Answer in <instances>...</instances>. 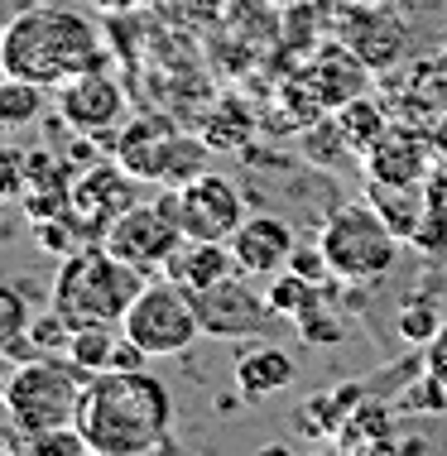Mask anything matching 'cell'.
<instances>
[{
	"label": "cell",
	"mask_w": 447,
	"mask_h": 456,
	"mask_svg": "<svg viewBox=\"0 0 447 456\" xmlns=\"http://www.w3.org/2000/svg\"><path fill=\"white\" fill-rule=\"evenodd\" d=\"M78 428L92 456H145L169 452L173 394L149 370H102L87 379Z\"/></svg>",
	"instance_id": "cell-1"
},
{
	"label": "cell",
	"mask_w": 447,
	"mask_h": 456,
	"mask_svg": "<svg viewBox=\"0 0 447 456\" xmlns=\"http://www.w3.org/2000/svg\"><path fill=\"white\" fill-rule=\"evenodd\" d=\"M0 58H5V72L58 92L78 72L106 68V44L87 15L48 0V5H24L0 29Z\"/></svg>",
	"instance_id": "cell-2"
},
{
	"label": "cell",
	"mask_w": 447,
	"mask_h": 456,
	"mask_svg": "<svg viewBox=\"0 0 447 456\" xmlns=\"http://www.w3.org/2000/svg\"><path fill=\"white\" fill-rule=\"evenodd\" d=\"M140 289H145L140 269L120 265L102 240H92L58 265L54 307L72 327H120Z\"/></svg>",
	"instance_id": "cell-3"
},
{
	"label": "cell",
	"mask_w": 447,
	"mask_h": 456,
	"mask_svg": "<svg viewBox=\"0 0 447 456\" xmlns=\"http://www.w3.org/2000/svg\"><path fill=\"white\" fill-rule=\"evenodd\" d=\"M87 370L72 361V355H34V361H20L5 375V413L10 428L20 437H39L54 433V428H72L87 394Z\"/></svg>",
	"instance_id": "cell-4"
},
{
	"label": "cell",
	"mask_w": 447,
	"mask_h": 456,
	"mask_svg": "<svg viewBox=\"0 0 447 456\" xmlns=\"http://www.w3.org/2000/svg\"><path fill=\"white\" fill-rule=\"evenodd\" d=\"M318 245H322V255H327V265H332V279L376 283L394 269L404 240L385 226L370 202H352V207H342V212L327 216Z\"/></svg>",
	"instance_id": "cell-5"
},
{
	"label": "cell",
	"mask_w": 447,
	"mask_h": 456,
	"mask_svg": "<svg viewBox=\"0 0 447 456\" xmlns=\"http://www.w3.org/2000/svg\"><path fill=\"white\" fill-rule=\"evenodd\" d=\"M130 341H140L149 355H188L203 337V322H197L193 293L178 289L173 279L154 274L145 279V289L135 293L126 322H120Z\"/></svg>",
	"instance_id": "cell-6"
},
{
	"label": "cell",
	"mask_w": 447,
	"mask_h": 456,
	"mask_svg": "<svg viewBox=\"0 0 447 456\" xmlns=\"http://www.w3.org/2000/svg\"><path fill=\"white\" fill-rule=\"evenodd\" d=\"M116 154L140 183L149 178L159 188H183L188 178L207 174V154L212 150L203 140H188V134H173L164 126H154V120H130L116 134Z\"/></svg>",
	"instance_id": "cell-7"
},
{
	"label": "cell",
	"mask_w": 447,
	"mask_h": 456,
	"mask_svg": "<svg viewBox=\"0 0 447 456\" xmlns=\"http://www.w3.org/2000/svg\"><path fill=\"white\" fill-rule=\"evenodd\" d=\"M164 212L178 221L183 236L193 240H231V231L245 221V202L231 188V178L221 174H197L183 188H164L159 192Z\"/></svg>",
	"instance_id": "cell-8"
},
{
	"label": "cell",
	"mask_w": 447,
	"mask_h": 456,
	"mask_svg": "<svg viewBox=\"0 0 447 456\" xmlns=\"http://www.w3.org/2000/svg\"><path fill=\"white\" fill-rule=\"evenodd\" d=\"M178 240H183V231H178V221L164 212V202H159V197H154V202H135L130 212H120L102 231L106 250L116 255L120 265L140 269L145 279L164 274V265H169V255L178 250Z\"/></svg>",
	"instance_id": "cell-9"
},
{
	"label": "cell",
	"mask_w": 447,
	"mask_h": 456,
	"mask_svg": "<svg viewBox=\"0 0 447 456\" xmlns=\"http://www.w3.org/2000/svg\"><path fill=\"white\" fill-rule=\"evenodd\" d=\"M197 322L203 337H221V341H269L275 337V307L265 303V293H255L245 274H231L212 283V289L193 293Z\"/></svg>",
	"instance_id": "cell-10"
},
{
	"label": "cell",
	"mask_w": 447,
	"mask_h": 456,
	"mask_svg": "<svg viewBox=\"0 0 447 456\" xmlns=\"http://www.w3.org/2000/svg\"><path fill=\"white\" fill-rule=\"evenodd\" d=\"M58 116L68 120L78 134H92V140H111L126 120V92L116 87L106 68L78 72L72 82L58 87Z\"/></svg>",
	"instance_id": "cell-11"
},
{
	"label": "cell",
	"mask_w": 447,
	"mask_h": 456,
	"mask_svg": "<svg viewBox=\"0 0 447 456\" xmlns=\"http://www.w3.org/2000/svg\"><path fill=\"white\" fill-rule=\"evenodd\" d=\"M337 34L370 72H390L409 48V24L390 5H346Z\"/></svg>",
	"instance_id": "cell-12"
},
{
	"label": "cell",
	"mask_w": 447,
	"mask_h": 456,
	"mask_svg": "<svg viewBox=\"0 0 447 456\" xmlns=\"http://www.w3.org/2000/svg\"><path fill=\"white\" fill-rule=\"evenodd\" d=\"M135 202H140V178H135L126 164H92L72 178V212L96 231V240H102V231L120 212H130Z\"/></svg>",
	"instance_id": "cell-13"
},
{
	"label": "cell",
	"mask_w": 447,
	"mask_h": 456,
	"mask_svg": "<svg viewBox=\"0 0 447 456\" xmlns=\"http://www.w3.org/2000/svg\"><path fill=\"white\" fill-rule=\"evenodd\" d=\"M294 226L284 216H245L241 226L231 231V255L236 265H241V274H279V269H289V255H294Z\"/></svg>",
	"instance_id": "cell-14"
},
{
	"label": "cell",
	"mask_w": 447,
	"mask_h": 456,
	"mask_svg": "<svg viewBox=\"0 0 447 456\" xmlns=\"http://www.w3.org/2000/svg\"><path fill=\"white\" fill-rule=\"evenodd\" d=\"M308 96L322 106V110H337L356 96H366V82H370V68L352 53L346 44H327L318 48V58L308 63Z\"/></svg>",
	"instance_id": "cell-15"
},
{
	"label": "cell",
	"mask_w": 447,
	"mask_h": 456,
	"mask_svg": "<svg viewBox=\"0 0 447 456\" xmlns=\"http://www.w3.org/2000/svg\"><path fill=\"white\" fill-rule=\"evenodd\" d=\"M231 274H241V265H236V255H231V240H193V236H183L178 250H173L169 265H164V279H173L178 289H188V293H203V289H212V283L231 279Z\"/></svg>",
	"instance_id": "cell-16"
},
{
	"label": "cell",
	"mask_w": 447,
	"mask_h": 456,
	"mask_svg": "<svg viewBox=\"0 0 447 456\" xmlns=\"http://www.w3.org/2000/svg\"><path fill=\"white\" fill-rule=\"evenodd\" d=\"M361 164L376 183H400V188H418V183L428 178V150H424V140L409 134V130H385L361 154Z\"/></svg>",
	"instance_id": "cell-17"
},
{
	"label": "cell",
	"mask_w": 447,
	"mask_h": 456,
	"mask_svg": "<svg viewBox=\"0 0 447 456\" xmlns=\"http://www.w3.org/2000/svg\"><path fill=\"white\" fill-rule=\"evenodd\" d=\"M231 379H236V394L255 403V399H269V394L289 389L298 379V365H294L289 351H279V346L265 341V346H245L241 355H236Z\"/></svg>",
	"instance_id": "cell-18"
},
{
	"label": "cell",
	"mask_w": 447,
	"mask_h": 456,
	"mask_svg": "<svg viewBox=\"0 0 447 456\" xmlns=\"http://www.w3.org/2000/svg\"><path fill=\"white\" fill-rule=\"evenodd\" d=\"M366 202L376 207L380 221L400 240H414L418 221H424V188H400V183H376V178H370Z\"/></svg>",
	"instance_id": "cell-19"
},
{
	"label": "cell",
	"mask_w": 447,
	"mask_h": 456,
	"mask_svg": "<svg viewBox=\"0 0 447 456\" xmlns=\"http://www.w3.org/2000/svg\"><path fill=\"white\" fill-rule=\"evenodd\" d=\"M337 447H346V452H394L400 442L390 437V409L361 399L346 413V423L337 428Z\"/></svg>",
	"instance_id": "cell-20"
},
{
	"label": "cell",
	"mask_w": 447,
	"mask_h": 456,
	"mask_svg": "<svg viewBox=\"0 0 447 456\" xmlns=\"http://www.w3.org/2000/svg\"><path fill=\"white\" fill-rule=\"evenodd\" d=\"M322 298H327V283L303 279L298 269L269 274V289H265V303L275 307V317H289V322H298V317H303L313 303H322Z\"/></svg>",
	"instance_id": "cell-21"
},
{
	"label": "cell",
	"mask_w": 447,
	"mask_h": 456,
	"mask_svg": "<svg viewBox=\"0 0 447 456\" xmlns=\"http://www.w3.org/2000/svg\"><path fill=\"white\" fill-rule=\"evenodd\" d=\"M361 403V389L356 385H342L332 394H318V399L303 403V413H298V433H313V437H337V428L346 423V413Z\"/></svg>",
	"instance_id": "cell-22"
},
{
	"label": "cell",
	"mask_w": 447,
	"mask_h": 456,
	"mask_svg": "<svg viewBox=\"0 0 447 456\" xmlns=\"http://www.w3.org/2000/svg\"><path fill=\"white\" fill-rule=\"evenodd\" d=\"M44 96L48 87L29 77H15V72H5L0 77V126L15 130V126H34V120L44 116Z\"/></svg>",
	"instance_id": "cell-23"
},
{
	"label": "cell",
	"mask_w": 447,
	"mask_h": 456,
	"mask_svg": "<svg viewBox=\"0 0 447 456\" xmlns=\"http://www.w3.org/2000/svg\"><path fill=\"white\" fill-rule=\"evenodd\" d=\"M385 130H390V126H385V116L366 102V96H356V102L337 106V134L346 140V150H352L356 159H361V154L380 140Z\"/></svg>",
	"instance_id": "cell-24"
},
{
	"label": "cell",
	"mask_w": 447,
	"mask_h": 456,
	"mask_svg": "<svg viewBox=\"0 0 447 456\" xmlns=\"http://www.w3.org/2000/svg\"><path fill=\"white\" fill-rule=\"evenodd\" d=\"M116 341H120V327H72L68 355L87 370V375H102V370H111Z\"/></svg>",
	"instance_id": "cell-25"
},
{
	"label": "cell",
	"mask_w": 447,
	"mask_h": 456,
	"mask_svg": "<svg viewBox=\"0 0 447 456\" xmlns=\"http://www.w3.org/2000/svg\"><path fill=\"white\" fill-rule=\"evenodd\" d=\"M29 293L20 289V283H0V355H5L10 346H15V341L24 337V331H29Z\"/></svg>",
	"instance_id": "cell-26"
},
{
	"label": "cell",
	"mask_w": 447,
	"mask_h": 456,
	"mask_svg": "<svg viewBox=\"0 0 447 456\" xmlns=\"http://www.w3.org/2000/svg\"><path fill=\"white\" fill-rule=\"evenodd\" d=\"M400 337L404 341H414V346H428L433 337H438V327H443V317H438V303L433 298H409L400 307Z\"/></svg>",
	"instance_id": "cell-27"
},
{
	"label": "cell",
	"mask_w": 447,
	"mask_h": 456,
	"mask_svg": "<svg viewBox=\"0 0 447 456\" xmlns=\"http://www.w3.org/2000/svg\"><path fill=\"white\" fill-rule=\"evenodd\" d=\"M29 341L39 355H68V341H72V322L58 307H44L39 317H29Z\"/></svg>",
	"instance_id": "cell-28"
},
{
	"label": "cell",
	"mask_w": 447,
	"mask_h": 456,
	"mask_svg": "<svg viewBox=\"0 0 447 456\" xmlns=\"http://www.w3.org/2000/svg\"><path fill=\"white\" fill-rule=\"evenodd\" d=\"M298 337L313 341V346H337V341L346 337V322L332 313V303L322 298V303H313L303 317H298Z\"/></svg>",
	"instance_id": "cell-29"
},
{
	"label": "cell",
	"mask_w": 447,
	"mask_h": 456,
	"mask_svg": "<svg viewBox=\"0 0 447 456\" xmlns=\"http://www.w3.org/2000/svg\"><path fill=\"white\" fill-rule=\"evenodd\" d=\"M29 150L24 144L0 140V202H20L24 188H29V168H24Z\"/></svg>",
	"instance_id": "cell-30"
},
{
	"label": "cell",
	"mask_w": 447,
	"mask_h": 456,
	"mask_svg": "<svg viewBox=\"0 0 447 456\" xmlns=\"http://www.w3.org/2000/svg\"><path fill=\"white\" fill-rule=\"evenodd\" d=\"M24 452H39V456H92V447H87L82 428H54V433H39V437H20Z\"/></svg>",
	"instance_id": "cell-31"
},
{
	"label": "cell",
	"mask_w": 447,
	"mask_h": 456,
	"mask_svg": "<svg viewBox=\"0 0 447 456\" xmlns=\"http://www.w3.org/2000/svg\"><path fill=\"white\" fill-rule=\"evenodd\" d=\"M289 269H298V274L313 279V283H332V265H327V255H322V245H294Z\"/></svg>",
	"instance_id": "cell-32"
},
{
	"label": "cell",
	"mask_w": 447,
	"mask_h": 456,
	"mask_svg": "<svg viewBox=\"0 0 447 456\" xmlns=\"http://www.w3.org/2000/svg\"><path fill=\"white\" fill-rule=\"evenodd\" d=\"M424 365H428V375H438L443 385H447V322L438 327V337L424 346Z\"/></svg>",
	"instance_id": "cell-33"
},
{
	"label": "cell",
	"mask_w": 447,
	"mask_h": 456,
	"mask_svg": "<svg viewBox=\"0 0 447 456\" xmlns=\"http://www.w3.org/2000/svg\"><path fill=\"white\" fill-rule=\"evenodd\" d=\"M424 207L438 212V216H447V168H438L433 178H424Z\"/></svg>",
	"instance_id": "cell-34"
},
{
	"label": "cell",
	"mask_w": 447,
	"mask_h": 456,
	"mask_svg": "<svg viewBox=\"0 0 447 456\" xmlns=\"http://www.w3.org/2000/svg\"><path fill=\"white\" fill-rule=\"evenodd\" d=\"M342 5H394V0H342Z\"/></svg>",
	"instance_id": "cell-35"
},
{
	"label": "cell",
	"mask_w": 447,
	"mask_h": 456,
	"mask_svg": "<svg viewBox=\"0 0 447 456\" xmlns=\"http://www.w3.org/2000/svg\"><path fill=\"white\" fill-rule=\"evenodd\" d=\"M20 5H48V0H20Z\"/></svg>",
	"instance_id": "cell-36"
},
{
	"label": "cell",
	"mask_w": 447,
	"mask_h": 456,
	"mask_svg": "<svg viewBox=\"0 0 447 456\" xmlns=\"http://www.w3.org/2000/svg\"><path fill=\"white\" fill-rule=\"evenodd\" d=\"M0 77H5V58H0Z\"/></svg>",
	"instance_id": "cell-37"
},
{
	"label": "cell",
	"mask_w": 447,
	"mask_h": 456,
	"mask_svg": "<svg viewBox=\"0 0 447 456\" xmlns=\"http://www.w3.org/2000/svg\"><path fill=\"white\" fill-rule=\"evenodd\" d=\"M0 361H5V355H0Z\"/></svg>",
	"instance_id": "cell-38"
},
{
	"label": "cell",
	"mask_w": 447,
	"mask_h": 456,
	"mask_svg": "<svg viewBox=\"0 0 447 456\" xmlns=\"http://www.w3.org/2000/svg\"><path fill=\"white\" fill-rule=\"evenodd\" d=\"M284 5H289V0H284Z\"/></svg>",
	"instance_id": "cell-39"
}]
</instances>
